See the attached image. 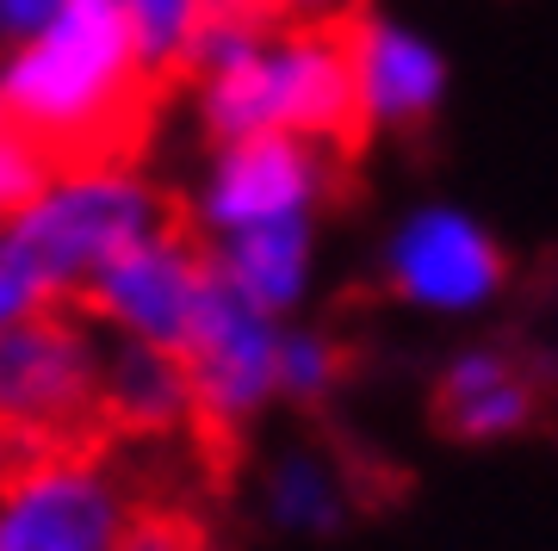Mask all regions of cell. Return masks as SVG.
<instances>
[{
  "mask_svg": "<svg viewBox=\"0 0 558 551\" xmlns=\"http://www.w3.org/2000/svg\"><path fill=\"white\" fill-rule=\"evenodd\" d=\"M180 75L193 81V119L211 149L248 137H299L323 149L360 143L341 32L279 25L255 7H218Z\"/></svg>",
  "mask_w": 558,
  "mask_h": 551,
  "instance_id": "6da1fadb",
  "label": "cell"
},
{
  "mask_svg": "<svg viewBox=\"0 0 558 551\" xmlns=\"http://www.w3.org/2000/svg\"><path fill=\"white\" fill-rule=\"evenodd\" d=\"M156 81L119 0H62L57 20L0 50V124L57 161L131 156Z\"/></svg>",
  "mask_w": 558,
  "mask_h": 551,
  "instance_id": "7a4b0ae2",
  "label": "cell"
},
{
  "mask_svg": "<svg viewBox=\"0 0 558 551\" xmlns=\"http://www.w3.org/2000/svg\"><path fill=\"white\" fill-rule=\"evenodd\" d=\"M168 198L131 156H87V161H57L44 193L13 217V236L25 242L32 267L44 273L50 297L69 304L81 285L112 267L124 248L149 242L168 230Z\"/></svg>",
  "mask_w": 558,
  "mask_h": 551,
  "instance_id": "3957f363",
  "label": "cell"
},
{
  "mask_svg": "<svg viewBox=\"0 0 558 551\" xmlns=\"http://www.w3.org/2000/svg\"><path fill=\"white\" fill-rule=\"evenodd\" d=\"M100 421V329L69 304L0 329V433L38 446H81Z\"/></svg>",
  "mask_w": 558,
  "mask_h": 551,
  "instance_id": "277c9868",
  "label": "cell"
},
{
  "mask_svg": "<svg viewBox=\"0 0 558 551\" xmlns=\"http://www.w3.org/2000/svg\"><path fill=\"white\" fill-rule=\"evenodd\" d=\"M143 495L124 465L81 446H38L0 477V551H112Z\"/></svg>",
  "mask_w": 558,
  "mask_h": 551,
  "instance_id": "5b68a950",
  "label": "cell"
},
{
  "mask_svg": "<svg viewBox=\"0 0 558 551\" xmlns=\"http://www.w3.org/2000/svg\"><path fill=\"white\" fill-rule=\"evenodd\" d=\"M341 186V149L299 137L218 143L193 186V230L199 242H223L267 223H317Z\"/></svg>",
  "mask_w": 558,
  "mask_h": 551,
  "instance_id": "8992f818",
  "label": "cell"
},
{
  "mask_svg": "<svg viewBox=\"0 0 558 551\" xmlns=\"http://www.w3.org/2000/svg\"><path fill=\"white\" fill-rule=\"evenodd\" d=\"M379 279L410 310L478 316L509 292L515 260L465 205H416L391 223L379 248Z\"/></svg>",
  "mask_w": 558,
  "mask_h": 551,
  "instance_id": "52a82bcc",
  "label": "cell"
},
{
  "mask_svg": "<svg viewBox=\"0 0 558 551\" xmlns=\"http://www.w3.org/2000/svg\"><path fill=\"white\" fill-rule=\"evenodd\" d=\"M205 292H211V260H205L199 236L168 223L81 285V316L106 341H137V347L180 354Z\"/></svg>",
  "mask_w": 558,
  "mask_h": 551,
  "instance_id": "ba28073f",
  "label": "cell"
},
{
  "mask_svg": "<svg viewBox=\"0 0 558 551\" xmlns=\"http://www.w3.org/2000/svg\"><path fill=\"white\" fill-rule=\"evenodd\" d=\"M279 329L286 322L242 304L236 292H223L211 279V292L193 316V335L180 347L199 428L242 433L279 403Z\"/></svg>",
  "mask_w": 558,
  "mask_h": 551,
  "instance_id": "9c48e42d",
  "label": "cell"
},
{
  "mask_svg": "<svg viewBox=\"0 0 558 551\" xmlns=\"http://www.w3.org/2000/svg\"><path fill=\"white\" fill-rule=\"evenodd\" d=\"M348 44V87H354V124L360 137H410L428 131L447 106V57L435 38H422L416 25L391 13H360L341 25Z\"/></svg>",
  "mask_w": 558,
  "mask_h": 551,
  "instance_id": "30bf717a",
  "label": "cell"
},
{
  "mask_svg": "<svg viewBox=\"0 0 558 551\" xmlns=\"http://www.w3.org/2000/svg\"><path fill=\"white\" fill-rule=\"evenodd\" d=\"M546 409V384L527 354H515L509 341H472L440 366L435 391H428V415L435 428L459 446H502L527 433Z\"/></svg>",
  "mask_w": 558,
  "mask_h": 551,
  "instance_id": "8fae6325",
  "label": "cell"
},
{
  "mask_svg": "<svg viewBox=\"0 0 558 551\" xmlns=\"http://www.w3.org/2000/svg\"><path fill=\"white\" fill-rule=\"evenodd\" d=\"M211 260V279L242 304L267 310L274 322L304 310L311 279H317V223H267V230H242L223 242H199Z\"/></svg>",
  "mask_w": 558,
  "mask_h": 551,
  "instance_id": "7c38bea8",
  "label": "cell"
},
{
  "mask_svg": "<svg viewBox=\"0 0 558 551\" xmlns=\"http://www.w3.org/2000/svg\"><path fill=\"white\" fill-rule=\"evenodd\" d=\"M100 421L137 433V440H174V433L199 428L180 354L100 335Z\"/></svg>",
  "mask_w": 558,
  "mask_h": 551,
  "instance_id": "4fadbf2b",
  "label": "cell"
},
{
  "mask_svg": "<svg viewBox=\"0 0 558 551\" xmlns=\"http://www.w3.org/2000/svg\"><path fill=\"white\" fill-rule=\"evenodd\" d=\"M260 514L286 539H329V532H341L348 514H354L341 458L317 453V446H286L260 472Z\"/></svg>",
  "mask_w": 558,
  "mask_h": 551,
  "instance_id": "5bb4252c",
  "label": "cell"
},
{
  "mask_svg": "<svg viewBox=\"0 0 558 551\" xmlns=\"http://www.w3.org/2000/svg\"><path fill=\"white\" fill-rule=\"evenodd\" d=\"M348 378V347H341L329 329H311V322H286L279 329V396L299 403V409H317L341 391Z\"/></svg>",
  "mask_w": 558,
  "mask_h": 551,
  "instance_id": "9a60e30c",
  "label": "cell"
},
{
  "mask_svg": "<svg viewBox=\"0 0 558 551\" xmlns=\"http://www.w3.org/2000/svg\"><path fill=\"white\" fill-rule=\"evenodd\" d=\"M131 32H137L143 57L156 62V75H180V62L205 32V20L218 13V0H119Z\"/></svg>",
  "mask_w": 558,
  "mask_h": 551,
  "instance_id": "2e32d148",
  "label": "cell"
},
{
  "mask_svg": "<svg viewBox=\"0 0 558 551\" xmlns=\"http://www.w3.org/2000/svg\"><path fill=\"white\" fill-rule=\"evenodd\" d=\"M50 304H57V297H50L44 273L32 267L25 242L13 236V223H0V329H13V322L50 310Z\"/></svg>",
  "mask_w": 558,
  "mask_h": 551,
  "instance_id": "e0dca14e",
  "label": "cell"
},
{
  "mask_svg": "<svg viewBox=\"0 0 558 551\" xmlns=\"http://www.w3.org/2000/svg\"><path fill=\"white\" fill-rule=\"evenodd\" d=\"M50 168H57V156H44L32 137H20V131L0 124V223H13V217L44 193Z\"/></svg>",
  "mask_w": 558,
  "mask_h": 551,
  "instance_id": "ac0fdd59",
  "label": "cell"
},
{
  "mask_svg": "<svg viewBox=\"0 0 558 551\" xmlns=\"http://www.w3.org/2000/svg\"><path fill=\"white\" fill-rule=\"evenodd\" d=\"M112 551H205V532L186 509H168V502H137L124 532L112 539Z\"/></svg>",
  "mask_w": 558,
  "mask_h": 551,
  "instance_id": "d6986e66",
  "label": "cell"
},
{
  "mask_svg": "<svg viewBox=\"0 0 558 551\" xmlns=\"http://www.w3.org/2000/svg\"><path fill=\"white\" fill-rule=\"evenodd\" d=\"M373 0H260V13L279 25H323V32H341L348 20H360Z\"/></svg>",
  "mask_w": 558,
  "mask_h": 551,
  "instance_id": "ffe728a7",
  "label": "cell"
},
{
  "mask_svg": "<svg viewBox=\"0 0 558 551\" xmlns=\"http://www.w3.org/2000/svg\"><path fill=\"white\" fill-rule=\"evenodd\" d=\"M57 13H62V0H0V50H13L20 38H32Z\"/></svg>",
  "mask_w": 558,
  "mask_h": 551,
  "instance_id": "44dd1931",
  "label": "cell"
},
{
  "mask_svg": "<svg viewBox=\"0 0 558 551\" xmlns=\"http://www.w3.org/2000/svg\"><path fill=\"white\" fill-rule=\"evenodd\" d=\"M25 458V446H13V440H7V433H0V477L13 472V465H20Z\"/></svg>",
  "mask_w": 558,
  "mask_h": 551,
  "instance_id": "7402d4cb",
  "label": "cell"
}]
</instances>
